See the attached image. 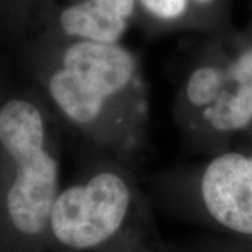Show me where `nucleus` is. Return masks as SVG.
Instances as JSON below:
<instances>
[{"instance_id":"obj_10","label":"nucleus","mask_w":252,"mask_h":252,"mask_svg":"<svg viewBox=\"0 0 252 252\" xmlns=\"http://www.w3.org/2000/svg\"><path fill=\"white\" fill-rule=\"evenodd\" d=\"M3 86H4V84H3V83H1V80H0V90H1V87H3Z\"/></svg>"},{"instance_id":"obj_2","label":"nucleus","mask_w":252,"mask_h":252,"mask_svg":"<svg viewBox=\"0 0 252 252\" xmlns=\"http://www.w3.org/2000/svg\"><path fill=\"white\" fill-rule=\"evenodd\" d=\"M30 64L34 87L52 111L101 142L122 139L118 127H135L143 115L139 64L119 42L69 39Z\"/></svg>"},{"instance_id":"obj_9","label":"nucleus","mask_w":252,"mask_h":252,"mask_svg":"<svg viewBox=\"0 0 252 252\" xmlns=\"http://www.w3.org/2000/svg\"><path fill=\"white\" fill-rule=\"evenodd\" d=\"M215 0H189V3H195V4H198V6H209V4H212Z\"/></svg>"},{"instance_id":"obj_8","label":"nucleus","mask_w":252,"mask_h":252,"mask_svg":"<svg viewBox=\"0 0 252 252\" xmlns=\"http://www.w3.org/2000/svg\"><path fill=\"white\" fill-rule=\"evenodd\" d=\"M142 9L158 21H177L184 17L189 0H137Z\"/></svg>"},{"instance_id":"obj_6","label":"nucleus","mask_w":252,"mask_h":252,"mask_svg":"<svg viewBox=\"0 0 252 252\" xmlns=\"http://www.w3.org/2000/svg\"><path fill=\"white\" fill-rule=\"evenodd\" d=\"M217 132L240 130L252 121V46L235 58L224 70V83L217 99L203 112Z\"/></svg>"},{"instance_id":"obj_1","label":"nucleus","mask_w":252,"mask_h":252,"mask_svg":"<svg viewBox=\"0 0 252 252\" xmlns=\"http://www.w3.org/2000/svg\"><path fill=\"white\" fill-rule=\"evenodd\" d=\"M52 108L35 87L0 90V252H49L61 190Z\"/></svg>"},{"instance_id":"obj_4","label":"nucleus","mask_w":252,"mask_h":252,"mask_svg":"<svg viewBox=\"0 0 252 252\" xmlns=\"http://www.w3.org/2000/svg\"><path fill=\"white\" fill-rule=\"evenodd\" d=\"M200 196L215 221L252 235V156L224 153L213 158L202 174Z\"/></svg>"},{"instance_id":"obj_7","label":"nucleus","mask_w":252,"mask_h":252,"mask_svg":"<svg viewBox=\"0 0 252 252\" xmlns=\"http://www.w3.org/2000/svg\"><path fill=\"white\" fill-rule=\"evenodd\" d=\"M224 67L203 64L192 70L184 86V99L190 109L209 108L219 97L224 83Z\"/></svg>"},{"instance_id":"obj_5","label":"nucleus","mask_w":252,"mask_h":252,"mask_svg":"<svg viewBox=\"0 0 252 252\" xmlns=\"http://www.w3.org/2000/svg\"><path fill=\"white\" fill-rule=\"evenodd\" d=\"M137 0H77L64 6L58 27L69 39L117 44L135 14Z\"/></svg>"},{"instance_id":"obj_3","label":"nucleus","mask_w":252,"mask_h":252,"mask_svg":"<svg viewBox=\"0 0 252 252\" xmlns=\"http://www.w3.org/2000/svg\"><path fill=\"white\" fill-rule=\"evenodd\" d=\"M133 188L122 172L101 170L59 190L49 216V252H98L133 217Z\"/></svg>"}]
</instances>
